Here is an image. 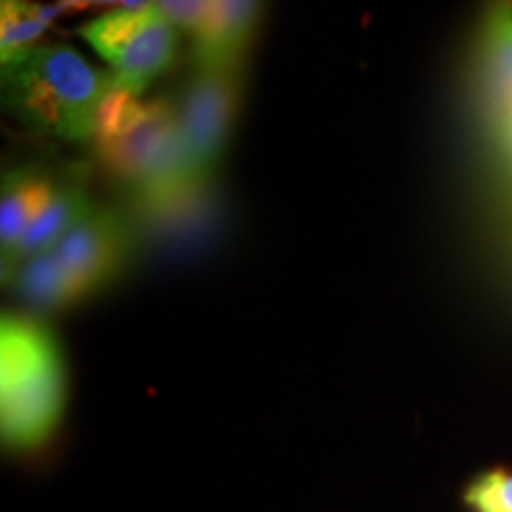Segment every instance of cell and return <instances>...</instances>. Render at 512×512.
Masks as SVG:
<instances>
[{"instance_id":"cell-1","label":"cell","mask_w":512,"mask_h":512,"mask_svg":"<svg viewBox=\"0 0 512 512\" xmlns=\"http://www.w3.org/2000/svg\"><path fill=\"white\" fill-rule=\"evenodd\" d=\"M112 76L62 43L31 46L0 62L5 112L36 136L69 143L95 140Z\"/></svg>"},{"instance_id":"cell-2","label":"cell","mask_w":512,"mask_h":512,"mask_svg":"<svg viewBox=\"0 0 512 512\" xmlns=\"http://www.w3.org/2000/svg\"><path fill=\"white\" fill-rule=\"evenodd\" d=\"M95 150L145 207L162 209L188 195L181 126L169 102H140L112 88L100 112Z\"/></svg>"},{"instance_id":"cell-3","label":"cell","mask_w":512,"mask_h":512,"mask_svg":"<svg viewBox=\"0 0 512 512\" xmlns=\"http://www.w3.org/2000/svg\"><path fill=\"white\" fill-rule=\"evenodd\" d=\"M60 347L38 320L5 313L0 323V432L5 446L29 451L48 441L62 418Z\"/></svg>"},{"instance_id":"cell-4","label":"cell","mask_w":512,"mask_h":512,"mask_svg":"<svg viewBox=\"0 0 512 512\" xmlns=\"http://www.w3.org/2000/svg\"><path fill=\"white\" fill-rule=\"evenodd\" d=\"M81 38L112 69V86L140 98L171 69L178 53V29L155 3L105 12L81 27Z\"/></svg>"},{"instance_id":"cell-5","label":"cell","mask_w":512,"mask_h":512,"mask_svg":"<svg viewBox=\"0 0 512 512\" xmlns=\"http://www.w3.org/2000/svg\"><path fill=\"white\" fill-rule=\"evenodd\" d=\"M238 69H195L185 83L176 114L181 126L183 174L188 195L207 185L226 152L230 128L238 112Z\"/></svg>"},{"instance_id":"cell-6","label":"cell","mask_w":512,"mask_h":512,"mask_svg":"<svg viewBox=\"0 0 512 512\" xmlns=\"http://www.w3.org/2000/svg\"><path fill=\"white\" fill-rule=\"evenodd\" d=\"M475 79L486 121L505 145L512 136V0H489L479 19Z\"/></svg>"},{"instance_id":"cell-7","label":"cell","mask_w":512,"mask_h":512,"mask_svg":"<svg viewBox=\"0 0 512 512\" xmlns=\"http://www.w3.org/2000/svg\"><path fill=\"white\" fill-rule=\"evenodd\" d=\"M83 297L110 283L124 264L126 230L117 211L93 204L53 249Z\"/></svg>"},{"instance_id":"cell-8","label":"cell","mask_w":512,"mask_h":512,"mask_svg":"<svg viewBox=\"0 0 512 512\" xmlns=\"http://www.w3.org/2000/svg\"><path fill=\"white\" fill-rule=\"evenodd\" d=\"M261 5L264 0H211L207 19L192 36L195 69H240L256 34Z\"/></svg>"},{"instance_id":"cell-9","label":"cell","mask_w":512,"mask_h":512,"mask_svg":"<svg viewBox=\"0 0 512 512\" xmlns=\"http://www.w3.org/2000/svg\"><path fill=\"white\" fill-rule=\"evenodd\" d=\"M91 207L93 200L88 195L83 178H69V181L57 183L48 207L36 216L27 233L22 235V240L8 254H0L3 256V278H8L22 261L55 249L57 242L74 228V223Z\"/></svg>"},{"instance_id":"cell-10","label":"cell","mask_w":512,"mask_h":512,"mask_svg":"<svg viewBox=\"0 0 512 512\" xmlns=\"http://www.w3.org/2000/svg\"><path fill=\"white\" fill-rule=\"evenodd\" d=\"M55 188L53 178L31 166L5 171L0 183V254H8L22 240L36 216L48 207Z\"/></svg>"},{"instance_id":"cell-11","label":"cell","mask_w":512,"mask_h":512,"mask_svg":"<svg viewBox=\"0 0 512 512\" xmlns=\"http://www.w3.org/2000/svg\"><path fill=\"white\" fill-rule=\"evenodd\" d=\"M3 280L12 285V290L19 294V299H22L24 304H29L31 309L38 311L64 309V306L83 299L74 278L69 275L67 268L62 266V261L57 259L53 249L22 261V264Z\"/></svg>"},{"instance_id":"cell-12","label":"cell","mask_w":512,"mask_h":512,"mask_svg":"<svg viewBox=\"0 0 512 512\" xmlns=\"http://www.w3.org/2000/svg\"><path fill=\"white\" fill-rule=\"evenodd\" d=\"M48 24V10L29 0H0V62L34 46Z\"/></svg>"},{"instance_id":"cell-13","label":"cell","mask_w":512,"mask_h":512,"mask_svg":"<svg viewBox=\"0 0 512 512\" xmlns=\"http://www.w3.org/2000/svg\"><path fill=\"white\" fill-rule=\"evenodd\" d=\"M465 503L475 512H512V472L491 470L465 489Z\"/></svg>"},{"instance_id":"cell-14","label":"cell","mask_w":512,"mask_h":512,"mask_svg":"<svg viewBox=\"0 0 512 512\" xmlns=\"http://www.w3.org/2000/svg\"><path fill=\"white\" fill-rule=\"evenodd\" d=\"M152 3L178 31L190 36L200 31L211 10V0H152Z\"/></svg>"},{"instance_id":"cell-15","label":"cell","mask_w":512,"mask_h":512,"mask_svg":"<svg viewBox=\"0 0 512 512\" xmlns=\"http://www.w3.org/2000/svg\"><path fill=\"white\" fill-rule=\"evenodd\" d=\"M505 150H508V152H510V157H512V136H510L508 143H505Z\"/></svg>"}]
</instances>
